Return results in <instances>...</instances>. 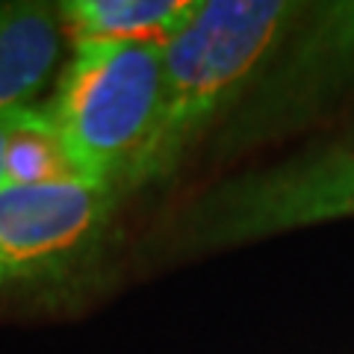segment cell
Masks as SVG:
<instances>
[{"mask_svg":"<svg viewBox=\"0 0 354 354\" xmlns=\"http://www.w3.org/2000/svg\"><path fill=\"white\" fill-rule=\"evenodd\" d=\"M198 0H65L62 30L80 44H169L195 15Z\"/></svg>","mask_w":354,"mask_h":354,"instance_id":"7","label":"cell"},{"mask_svg":"<svg viewBox=\"0 0 354 354\" xmlns=\"http://www.w3.org/2000/svg\"><path fill=\"white\" fill-rule=\"evenodd\" d=\"M301 9L295 0H198L189 24L165 44L160 113L118 180L121 201L169 183L198 142L221 130Z\"/></svg>","mask_w":354,"mask_h":354,"instance_id":"1","label":"cell"},{"mask_svg":"<svg viewBox=\"0 0 354 354\" xmlns=\"http://www.w3.org/2000/svg\"><path fill=\"white\" fill-rule=\"evenodd\" d=\"M118 204L113 183L83 177L0 186V290L71 272L101 245Z\"/></svg>","mask_w":354,"mask_h":354,"instance_id":"5","label":"cell"},{"mask_svg":"<svg viewBox=\"0 0 354 354\" xmlns=\"http://www.w3.org/2000/svg\"><path fill=\"white\" fill-rule=\"evenodd\" d=\"M15 113H18V109H15ZM15 113L0 115V177H3V148H6V136H9V127H12Z\"/></svg>","mask_w":354,"mask_h":354,"instance_id":"9","label":"cell"},{"mask_svg":"<svg viewBox=\"0 0 354 354\" xmlns=\"http://www.w3.org/2000/svg\"><path fill=\"white\" fill-rule=\"evenodd\" d=\"M354 80V0L304 3L266 68L221 130L218 157H236L313 118Z\"/></svg>","mask_w":354,"mask_h":354,"instance_id":"3","label":"cell"},{"mask_svg":"<svg viewBox=\"0 0 354 354\" xmlns=\"http://www.w3.org/2000/svg\"><path fill=\"white\" fill-rule=\"evenodd\" d=\"M346 216H354V148L218 183L186 209L177 230L183 248L216 251Z\"/></svg>","mask_w":354,"mask_h":354,"instance_id":"4","label":"cell"},{"mask_svg":"<svg viewBox=\"0 0 354 354\" xmlns=\"http://www.w3.org/2000/svg\"><path fill=\"white\" fill-rule=\"evenodd\" d=\"M165 44H80L44 113L59 130L77 177L113 183L145 148L160 113Z\"/></svg>","mask_w":354,"mask_h":354,"instance_id":"2","label":"cell"},{"mask_svg":"<svg viewBox=\"0 0 354 354\" xmlns=\"http://www.w3.org/2000/svg\"><path fill=\"white\" fill-rule=\"evenodd\" d=\"M77 177L59 130L53 127L44 106L18 109L3 148L0 186H39Z\"/></svg>","mask_w":354,"mask_h":354,"instance_id":"8","label":"cell"},{"mask_svg":"<svg viewBox=\"0 0 354 354\" xmlns=\"http://www.w3.org/2000/svg\"><path fill=\"white\" fill-rule=\"evenodd\" d=\"M62 32L57 6L0 3V115L32 106L62 59Z\"/></svg>","mask_w":354,"mask_h":354,"instance_id":"6","label":"cell"}]
</instances>
